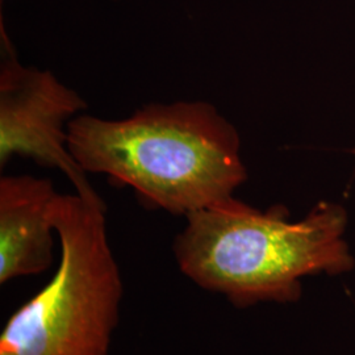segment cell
<instances>
[{"mask_svg": "<svg viewBox=\"0 0 355 355\" xmlns=\"http://www.w3.org/2000/svg\"><path fill=\"white\" fill-rule=\"evenodd\" d=\"M67 133L86 174H104L173 215L228 200L248 177L237 130L207 102L149 104L123 120L80 114Z\"/></svg>", "mask_w": 355, "mask_h": 355, "instance_id": "cell-1", "label": "cell"}, {"mask_svg": "<svg viewBox=\"0 0 355 355\" xmlns=\"http://www.w3.org/2000/svg\"><path fill=\"white\" fill-rule=\"evenodd\" d=\"M186 220L173 245L180 271L239 308L296 303L306 277L354 270L340 204L321 202L291 221L283 205L261 211L230 198Z\"/></svg>", "mask_w": 355, "mask_h": 355, "instance_id": "cell-2", "label": "cell"}, {"mask_svg": "<svg viewBox=\"0 0 355 355\" xmlns=\"http://www.w3.org/2000/svg\"><path fill=\"white\" fill-rule=\"evenodd\" d=\"M61 261L51 282L7 321L0 355H108L124 295L96 191L58 193Z\"/></svg>", "mask_w": 355, "mask_h": 355, "instance_id": "cell-3", "label": "cell"}, {"mask_svg": "<svg viewBox=\"0 0 355 355\" xmlns=\"http://www.w3.org/2000/svg\"><path fill=\"white\" fill-rule=\"evenodd\" d=\"M0 64V166L15 155L60 168L76 192H94L69 149V124L86 110L85 99L49 70L24 66L3 36Z\"/></svg>", "mask_w": 355, "mask_h": 355, "instance_id": "cell-4", "label": "cell"}, {"mask_svg": "<svg viewBox=\"0 0 355 355\" xmlns=\"http://www.w3.org/2000/svg\"><path fill=\"white\" fill-rule=\"evenodd\" d=\"M49 179L4 175L0 179V283L37 275L53 263V204Z\"/></svg>", "mask_w": 355, "mask_h": 355, "instance_id": "cell-5", "label": "cell"}]
</instances>
